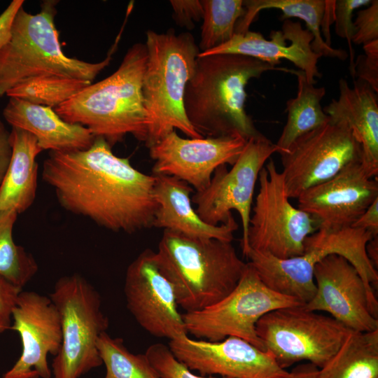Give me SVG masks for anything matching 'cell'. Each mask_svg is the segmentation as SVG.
I'll use <instances>...</instances> for the list:
<instances>
[{
	"mask_svg": "<svg viewBox=\"0 0 378 378\" xmlns=\"http://www.w3.org/2000/svg\"><path fill=\"white\" fill-rule=\"evenodd\" d=\"M102 137L87 150L50 151L42 178L60 206L113 232L153 227L158 204L155 176L116 156Z\"/></svg>",
	"mask_w": 378,
	"mask_h": 378,
	"instance_id": "1",
	"label": "cell"
},
{
	"mask_svg": "<svg viewBox=\"0 0 378 378\" xmlns=\"http://www.w3.org/2000/svg\"><path fill=\"white\" fill-rule=\"evenodd\" d=\"M365 53L354 62L352 76L366 82L378 92V40L363 45Z\"/></svg>",
	"mask_w": 378,
	"mask_h": 378,
	"instance_id": "35",
	"label": "cell"
},
{
	"mask_svg": "<svg viewBox=\"0 0 378 378\" xmlns=\"http://www.w3.org/2000/svg\"><path fill=\"white\" fill-rule=\"evenodd\" d=\"M174 10V18L181 27L191 29L195 22L202 20L203 6L200 0H172L169 1Z\"/></svg>",
	"mask_w": 378,
	"mask_h": 378,
	"instance_id": "37",
	"label": "cell"
},
{
	"mask_svg": "<svg viewBox=\"0 0 378 378\" xmlns=\"http://www.w3.org/2000/svg\"><path fill=\"white\" fill-rule=\"evenodd\" d=\"M12 155L4 178L0 185V211L12 209L18 214L34 203L38 186L36 158L43 151L31 133L12 127Z\"/></svg>",
	"mask_w": 378,
	"mask_h": 378,
	"instance_id": "24",
	"label": "cell"
},
{
	"mask_svg": "<svg viewBox=\"0 0 378 378\" xmlns=\"http://www.w3.org/2000/svg\"><path fill=\"white\" fill-rule=\"evenodd\" d=\"M90 81L50 76L24 80L7 92L9 97L53 108L71 99L86 87Z\"/></svg>",
	"mask_w": 378,
	"mask_h": 378,
	"instance_id": "31",
	"label": "cell"
},
{
	"mask_svg": "<svg viewBox=\"0 0 378 378\" xmlns=\"http://www.w3.org/2000/svg\"><path fill=\"white\" fill-rule=\"evenodd\" d=\"M18 213L12 209L0 211V276L23 288L36 274L38 264L33 255L13 238Z\"/></svg>",
	"mask_w": 378,
	"mask_h": 378,
	"instance_id": "28",
	"label": "cell"
},
{
	"mask_svg": "<svg viewBox=\"0 0 378 378\" xmlns=\"http://www.w3.org/2000/svg\"><path fill=\"white\" fill-rule=\"evenodd\" d=\"M23 4V0H13L0 15V49L8 38L13 18Z\"/></svg>",
	"mask_w": 378,
	"mask_h": 378,
	"instance_id": "40",
	"label": "cell"
},
{
	"mask_svg": "<svg viewBox=\"0 0 378 378\" xmlns=\"http://www.w3.org/2000/svg\"><path fill=\"white\" fill-rule=\"evenodd\" d=\"M317 378H378V330L351 331Z\"/></svg>",
	"mask_w": 378,
	"mask_h": 378,
	"instance_id": "27",
	"label": "cell"
},
{
	"mask_svg": "<svg viewBox=\"0 0 378 378\" xmlns=\"http://www.w3.org/2000/svg\"><path fill=\"white\" fill-rule=\"evenodd\" d=\"M148 58L142 81V94L149 119L148 148L176 129L189 138H202L188 121L184 94L200 52L189 32L176 34L146 32Z\"/></svg>",
	"mask_w": 378,
	"mask_h": 378,
	"instance_id": "5",
	"label": "cell"
},
{
	"mask_svg": "<svg viewBox=\"0 0 378 378\" xmlns=\"http://www.w3.org/2000/svg\"><path fill=\"white\" fill-rule=\"evenodd\" d=\"M126 306L148 334L169 340L188 335L173 287L160 272L155 251L146 248L127 268Z\"/></svg>",
	"mask_w": 378,
	"mask_h": 378,
	"instance_id": "15",
	"label": "cell"
},
{
	"mask_svg": "<svg viewBox=\"0 0 378 378\" xmlns=\"http://www.w3.org/2000/svg\"><path fill=\"white\" fill-rule=\"evenodd\" d=\"M154 176L158 207L153 227L192 237L232 241L233 234L238 228L233 216L226 223L218 225L204 223L192 206L190 195L193 190L190 186L173 176Z\"/></svg>",
	"mask_w": 378,
	"mask_h": 378,
	"instance_id": "22",
	"label": "cell"
},
{
	"mask_svg": "<svg viewBox=\"0 0 378 378\" xmlns=\"http://www.w3.org/2000/svg\"><path fill=\"white\" fill-rule=\"evenodd\" d=\"M279 154L281 172L290 199H297L304 190L362 159L360 145L351 130L330 120L298 138L287 151Z\"/></svg>",
	"mask_w": 378,
	"mask_h": 378,
	"instance_id": "13",
	"label": "cell"
},
{
	"mask_svg": "<svg viewBox=\"0 0 378 378\" xmlns=\"http://www.w3.org/2000/svg\"><path fill=\"white\" fill-rule=\"evenodd\" d=\"M377 198V177L358 160L304 190L297 200L298 208L311 215L318 226L337 227L351 226Z\"/></svg>",
	"mask_w": 378,
	"mask_h": 378,
	"instance_id": "19",
	"label": "cell"
},
{
	"mask_svg": "<svg viewBox=\"0 0 378 378\" xmlns=\"http://www.w3.org/2000/svg\"><path fill=\"white\" fill-rule=\"evenodd\" d=\"M316 291L304 307L325 312L352 331L378 330V300L373 298L356 267L344 257L332 254L314 269Z\"/></svg>",
	"mask_w": 378,
	"mask_h": 378,
	"instance_id": "14",
	"label": "cell"
},
{
	"mask_svg": "<svg viewBox=\"0 0 378 378\" xmlns=\"http://www.w3.org/2000/svg\"><path fill=\"white\" fill-rule=\"evenodd\" d=\"M373 237L370 232L353 226H318L305 239L301 255L280 259L249 249L245 256L267 287L305 304L316 291L315 265L329 255L337 254L356 267L370 295L377 298L378 272L366 252L367 244Z\"/></svg>",
	"mask_w": 378,
	"mask_h": 378,
	"instance_id": "7",
	"label": "cell"
},
{
	"mask_svg": "<svg viewBox=\"0 0 378 378\" xmlns=\"http://www.w3.org/2000/svg\"><path fill=\"white\" fill-rule=\"evenodd\" d=\"M168 346L178 361L202 376L280 378L287 372L269 352L237 337L210 342L184 335L169 340Z\"/></svg>",
	"mask_w": 378,
	"mask_h": 378,
	"instance_id": "17",
	"label": "cell"
},
{
	"mask_svg": "<svg viewBox=\"0 0 378 378\" xmlns=\"http://www.w3.org/2000/svg\"><path fill=\"white\" fill-rule=\"evenodd\" d=\"M353 24L352 43L363 46L378 40V1H371L367 8L359 10Z\"/></svg>",
	"mask_w": 378,
	"mask_h": 378,
	"instance_id": "34",
	"label": "cell"
},
{
	"mask_svg": "<svg viewBox=\"0 0 378 378\" xmlns=\"http://www.w3.org/2000/svg\"><path fill=\"white\" fill-rule=\"evenodd\" d=\"M258 181V192L248 229L247 252L251 249L280 259L301 255L305 239L317 230L318 223L290 202L283 175L272 159L262 168Z\"/></svg>",
	"mask_w": 378,
	"mask_h": 378,
	"instance_id": "11",
	"label": "cell"
},
{
	"mask_svg": "<svg viewBox=\"0 0 378 378\" xmlns=\"http://www.w3.org/2000/svg\"><path fill=\"white\" fill-rule=\"evenodd\" d=\"M145 354L160 378H217L212 376L195 374L178 361L169 346L163 343H155L150 345Z\"/></svg>",
	"mask_w": 378,
	"mask_h": 378,
	"instance_id": "32",
	"label": "cell"
},
{
	"mask_svg": "<svg viewBox=\"0 0 378 378\" xmlns=\"http://www.w3.org/2000/svg\"><path fill=\"white\" fill-rule=\"evenodd\" d=\"M148 52L145 43H136L125 53L118 69L90 84L55 107L64 121L82 125L111 147L131 134L146 143L149 119L142 94Z\"/></svg>",
	"mask_w": 378,
	"mask_h": 378,
	"instance_id": "3",
	"label": "cell"
},
{
	"mask_svg": "<svg viewBox=\"0 0 378 378\" xmlns=\"http://www.w3.org/2000/svg\"><path fill=\"white\" fill-rule=\"evenodd\" d=\"M60 316L62 344L55 356L53 378H80L102 365L97 348L108 318L97 290L78 273L60 277L49 296Z\"/></svg>",
	"mask_w": 378,
	"mask_h": 378,
	"instance_id": "8",
	"label": "cell"
},
{
	"mask_svg": "<svg viewBox=\"0 0 378 378\" xmlns=\"http://www.w3.org/2000/svg\"><path fill=\"white\" fill-rule=\"evenodd\" d=\"M160 272L185 312L203 309L228 295L247 262L230 241L186 236L164 230L155 251Z\"/></svg>",
	"mask_w": 378,
	"mask_h": 378,
	"instance_id": "4",
	"label": "cell"
},
{
	"mask_svg": "<svg viewBox=\"0 0 378 378\" xmlns=\"http://www.w3.org/2000/svg\"><path fill=\"white\" fill-rule=\"evenodd\" d=\"M56 1H46L39 13L20 7L8 38L0 49V97L29 79L58 76L92 82L111 60L90 63L67 57L62 50L55 25Z\"/></svg>",
	"mask_w": 378,
	"mask_h": 378,
	"instance_id": "6",
	"label": "cell"
},
{
	"mask_svg": "<svg viewBox=\"0 0 378 378\" xmlns=\"http://www.w3.org/2000/svg\"><path fill=\"white\" fill-rule=\"evenodd\" d=\"M102 363L106 367L104 378H160L145 354H133L121 338L103 332L97 342Z\"/></svg>",
	"mask_w": 378,
	"mask_h": 378,
	"instance_id": "30",
	"label": "cell"
},
{
	"mask_svg": "<svg viewBox=\"0 0 378 378\" xmlns=\"http://www.w3.org/2000/svg\"><path fill=\"white\" fill-rule=\"evenodd\" d=\"M243 5L245 13L236 24L235 34L248 31L260 10L275 8L281 11L282 20L297 18L304 21L314 36L311 46L316 53L340 60L348 57L346 51L328 46L322 36L321 27L326 0H246L243 1Z\"/></svg>",
	"mask_w": 378,
	"mask_h": 378,
	"instance_id": "25",
	"label": "cell"
},
{
	"mask_svg": "<svg viewBox=\"0 0 378 378\" xmlns=\"http://www.w3.org/2000/svg\"><path fill=\"white\" fill-rule=\"evenodd\" d=\"M340 94L323 108L330 120L349 128L362 150L361 162L374 177L378 174L377 93L365 81L358 79L354 86L341 78Z\"/></svg>",
	"mask_w": 378,
	"mask_h": 378,
	"instance_id": "21",
	"label": "cell"
},
{
	"mask_svg": "<svg viewBox=\"0 0 378 378\" xmlns=\"http://www.w3.org/2000/svg\"><path fill=\"white\" fill-rule=\"evenodd\" d=\"M291 69L237 54L197 56L186 85L184 109L193 128L203 137L260 135L245 110L246 87L263 73Z\"/></svg>",
	"mask_w": 378,
	"mask_h": 378,
	"instance_id": "2",
	"label": "cell"
},
{
	"mask_svg": "<svg viewBox=\"0 0 378 378\" xmlns=\"http://www.w3.org/2000/svg\"><path fill=\"white\" fill-rule=\"evenodd\" d=\"M270 40L260 33L248 30L244 34H234L225 43L200 52L198 56L216 54H237L253 57L273 66L286 59L302 71L309 83L316 84L321 78L317 63L322 56L312 48L314 36L300 22L290 19L284 20L281 30L272 31Z\"/></svg>",
	"mask_w": 378,
	"mask_h": 378,
	"instance_id": "20",
	"label": "cell"
},
{
	"mask_svg": "<svg viewBox=\"0 0 378 378\" xmlns=\"http://www.w3.org/2000/svg\"><path fill=\"white\" fill-rule=\"evenodd\" d=\"M202 26L199 50L206 52L230 41L238 21L244 16L242 0H202Z\"/></svg>",
	"mask_w": 378,
	"mask_h": 378,
	"instance_id": "29",
	"label": "cell"
},
{
	"mask_svg": "<svg viewBox=\"0 0 378 378\" xmlns=\"http://www.w3.org/2000/svg\"><path fill=\"white\" fill-rule=\"evenodd\" d=\"M366 252L370 262L377 270L378 267V236L373 237L366 246Z\"/></svg>",
	"mask_w": 378,
	"mask_h": 378,
	"instance_id": "43",
	"label": "cell"
},
{
	"mask_svg": "<svg viewBox=\"0 0 378 378\" xmlns=\"http://www.w3.org/2000/svg\"><path fill=\"white\" fill-rule=\"evenodd\" d=\"M246 141L239 136L185 139L173 130L148 148L153 174L175 177L202 191L219 166L237 161Z\"/></svg>",
	"mask_w": 378,
	"mask_h": 378,
	"instance_id": "16",
	"label": "cell"
},
{
	"mask_svg": "<svg viewBox=\"0 0 378 378\" xmlns=\"http://www.w3.org/2000/svg\"><path fill=\"white\" fill-rule=\"evenodd\" d=\"M335 0H326L325 13L323 15L321 31L324 37L325 42L328 46H331L330 34V26L334 22Z\"/></svg>",
	"mask_w": 378,
	"mask_h": 378,
	"instance_id": "41",
	"label": "cell"
},
{
	"mask_svg": "<svg viewBox=\"0 0 378 378\" xmlns=\"http://www.w3.org/2000/svg\"><path fill=\"white\" fill-rule=\"evenodd\" d=\"M371 0H337L335 4V31L336 34L347 40L350 52V69H354V50L351 46L354 33L353 24L354 11L363 6H368Z\"/></svg>",
	"mask_w": 378,
	"mask_h": 378,
	"instance_id": "33",
	"label": "cell"
},
{
	"mask_svg": "<svg viewBox=\"0 0 378 378\" xmlns=\"http://www.w3.org/2000/svg\"><path fill=\"white\" fill-rule=\"evenodd\" d=\"M352 330L304 304L272 310L256 323L265 351L282 369L307 360L318 368L336 354Z\"/></svg>",
	"mask_w": 378,
	"mask_h": 378,
	"instance_id": "9",
	"label": "cell"
},
{
	"mask_svg": "<svg viewBox=\"0 0 378 378\" xmlns=\"http://www.w3.org/2000/svg\"><path fill=\"white\" fill-rule=\"evenodd\" d=\"M22 288L0 276V333L10 329L13 310Z\"/></svg>",
	"mask_w": 378,
	"mask_h": 378,
	"instance_id": "36",
	"label": "cell"
},
{
	"mask_svg": "<svg viewBox=\"0 0 378 378\" xmlns=\"http://www.w3.org/2000/svg\"><path fill=\"white\" fill-rule=\"evenodd\" d=\"M3 115L11 125L33 134L43 150L73 152L88 149L95 137L86 127L62 120L50 106L10 97Z\"/></svg>",
	"mask_w": 378,
	"mask_h": 378,
	"instance_id": "23",
	"label": "cell"
},
{
	"mask_svg": "<svg viewBox=\"0 0 378 378\" xmlns=\"http://www.w3.org/2000/svg\"><path fill=\"white\" fill-rule=\"evenodd\" d=\"M12 155L10 132L0 118V185L8 169Z\"/></svg>",
	"mask_w": 378,
	"mask_h": 378,
	"instance_id": "39",
	"label": "cell"
},
{
	"mask_svg": "<svg viewBox=\"0 0 378 378\" xmlns=\"http://www.w3.org/2000/svg\"><path fill=\"white\" fill-rule=\"evenodd\" d=\"M302 304L267 287L248 262L239 281L228 295L212 305L185 312L182 316L187 333L196 338L218 342L237 337L265 351L256 333L259 319L272 310Z\"/></svg>",
	"mask_w": 378,
	"mask_h": 378,
	"instance_id": "10",
	"label": "cell"
},
{
	"mask_svg": "<svg viewBox=\"0 0 378 378\" xmlns=\"http://www.w3.org/2000/svg\"><path fill=\"white\" fill-rule=\"evenodd\" d=\"M298 79V93L286 102L287 120L275 144L279 153L288 150L293 143L303 134L321 127L330 121L321 101L326 94L324 87L316 88L308 82L301 70H292Z\"/></svg>",
	"mask_w": 378,
	"mask_h": 378,
	"instance_id": "26",
	"label": "cell"
},
{
	"mask_svg": "<svg viewBox=\"0 0 378 378\" xmlns=\"http://www.w3.org/2000/svg\"><path fill=\"white\" fill-rule=\"evenodd\" d=\"M318 370V368L310 363L298 364L280 378H317Z\"/></svg>",
	"mask_w": 378,
	"mask_h": 378,
	"instance_id": "42",
	"label": "cell"
},
{
	"mask_svg": "<svg viewBox=\"0 0 378 378\" xmlns=\"http://www.w3.org/2000/svg\"><path fill=\"white\" fill-rule=\"evenodd\" d=\"M279 148L261 134L246 141L243 152L230 169L226 164L214 172L209 185L195 192L191 202L200 218L211 225L226 223L236 211L242 226L241 248L247 252V234L255 184L260 170L267 160Z\"/></svg>",
	"mask_w": 378,
	"mask_h": 378,
	"instance_id": "12",
	"label": "cell"
},
{
	"mask_svg": "<svg viewBox=\"0 0 378 378\" xmlns=\"http://www.w3.org/2000/svg\"><path fill=\"white\" fill-rule=\"evenodd\" d=\"M10 329L22 342V354L2 378H50L48 356H55L62 344L58 310L50 297L22 290L12 314Z\"/></svg>",
	"mask_w": 378,
	"mask_h": 378,
	"instance_id": "18",
	"label": "cell"
},
{
	"mask_svg": "<svg viewBox=\"0 0 378 378\" xmlns=\"http://www.w3.org/2000/svg\"><path fill=\"white\" fill-rule=\"evenodd\" d=\"M378 236V198L375 199L363 214L351 225Z\"/></svg>",
	"mask_w": 378,
	"mask_h": 378,
	"instance_id": "38",
	"label": "cell"
}]
</instances>
